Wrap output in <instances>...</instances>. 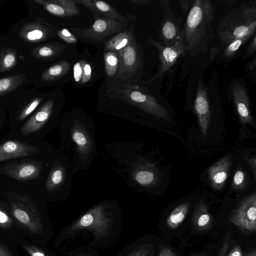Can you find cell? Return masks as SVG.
Listing matches in <instances>:
<instances>
[{
	"label": "cell",
	"mask_w": 256,
	"mask_h": 256,
	"mask_svg": "<svg viewBox=\"0 0 256 256\" xmlns=\"http://www.w3.org/2000/svg\"><path fill=\"white\" fill-rule=\"evenodd\" d=\"M65 176L64 168L56 162L46 182L47 190L52 192L58 188L64 182Z\"/></svg>",
	"instance_id": "603a6c76"
},
{
	"label": "cell",
	"mask_w": 256,
	"mask_h": 256,
	"mask_svg": "<svg viewBox=\"0 0 256 256\" xmlns=\"http://www.w3.org/2000/svg\"><path fill=\"white\" fill-rule=\"evenodd\" d=\"M70 68V64L66 61H61L56 63L45 70L41 78L44 81L54 80L66 74Z\"/></svg>",
	"instance_id": "d4e9b609"
},
{
	"label": "cell",
	"mask_w": 256,
	"mask_h": 256,
	"mask_svg": "<svg viewBox=\"0 0 256 256\" xmlns=\"http://www.w3.org/2000/svg\"><path fill=\"white\" fill-rule=\"evenodd\" d=\"M13 224L12 218L0 207V228L8 229Z\"/></svg>",
	"instance_id": "836d02e7"
},
{
	"label": "cell",
	"mask_w": 256,
	"mask_h": 256,
	"mask_svg": "<svg viewBox=\"0 0 256 256\" xmlns=\"http://www.w3.org/2000/svg\"><path fill=\"white\" fill-rule=\"evenodd\" d=\"M24 248L30 256H46L44 252L34 246L26 244Z\"/></svg>",
	"instance_id": "60d3db41"
},
{
	"label": "cell",
	"mask_w": 256,
	"mask_h": 256,
	"mask_svg": "<svg viewBox=\"0 0 256 256\" xmlns=\"http://www.w3.org/2000/svg\"><path fill=\"white\" fill-rule=\"evenodd\" d=\"M38 148L18 140H8L0 145V162L36 154Z\"/></svg>",
	"instance_id": "4fadbf2b"
},
{
	"label": "cell",
	"mask_w": 256,
	"mask_h": 256,
	"mask_svg": "<svg viewBox=\"0 0 256 256\" xmlns=\"http://www.w3.org/2000/svg\"><path fill=\"white\" fill-rule=\"evenodd\" d=\"M248 178L246 174L239 170L236 172L232 184L234 189L241 190L244 188L248 184Z\"/></svg>",
	"instance_id": "1f68e13d"
},
{
	"label": "cell",
	"mask_w": 256,
	"mask_h": 256,
	"mask_svg": "<svg viewBox=\"0 0 256 256\" xmlns=\"http://www.w3.org/2000/svg\"><path fill=\"white\" fill-rule=\"evenodd\" d=\"M184 28H182L176 43L170 46H162L154 40L151 38H148V44L158 50V57L160 63L157 74L150 79L144 81L143 84H148L158 79L162 78L164 74L170 70L181 55L186 54L184 42Z\"/></svg>",
	"instance_id": "5b68a950"
},
{
	"label": "cell",
	"mask_w": 256,
	"mask_h": 256,
	"mask_svg": "<svg viewBox=\"0 0 256 256\" xmlns=\"http://www.w3.org/2000/svg\"><path fill=\"white\" fill-rule=\"evenodd\" d=\"M119 64L117 78L126 80L130 78L141 66V60L136 42L118 52Z\"/></svg>",
	"instance_id": "ba28073f"
},
{
	"label": "cell",
	"mask_w": 256,
	"mask_h": 256,
	"mask_svg": "<svg viewBox=\"0 0 256 256\" xmlns=\"http://www.w3.org/2000/svg\"><path fill=\"white\" fill-rule=\"evenodd\" d=\"M92 75V68L90 64L85 60H82V76L81 84L88 82L91 78Z\"/></svg>",
	"instance_id": "8d00e7d4"
},
{
	"label": "cell",
	"mask_w": 256,
	"mask_h": 256,
	"mask_svg": "<svg viewBox=\"0 0 256 256\" xmlns=\"http://www.w3.org/2000/svg\"><path fill=\"white\" fill-rule=\"evenodd\" d=\"M134 42L133 33L130 30H124L108 40L104 44V50L118 52Z\"/></svg>",
	"instance_id": "ffe728a7"
},
{
	"label": "cell",
	"mask_w": 256,
	"mask_h": 256,
	"mask_svg": "<svg viewBox=\"0 0 256 256\" xmlns=\"http://www.w3.org/2000/svg\"><path fill=\"white\" fill-rule=\"evenodd\" d=\"M72 138L76 145L78 149L80 151H86L90 146L88 137L82 128H74L72 133Z\"/></svg>",
	"instance_id": "f546056e"
},
{
	"label": "cell",
	"mask_w": 256,
	"mask_h": 256,
	"mask_svg": "<svg viewBox=\"0 0 256 256\" xmlns=\"http://www.w3.org/2000/svg\"><path fill=\"white\" fill-rule=\"evenodd\" d=\"M245 160L246 162H247L249 164L250 166L252 167V168L253 170V173L254 178H256V158L254 156V158H246L245 157Z\"/></svg>",
	"instance_id": "f6af8a7d"
},
{
	"label": "cell",
	"mask_w": 256,
	"mask_h": 256,
	"mask_svg": "<svg viewBox=\"0 0 256 256\" xmlns=\"http://www.w3.org/2000/svg\"><path fill=\"white\" fill-rule=\"evenodd\" d=\"M54 102L47 101L22 126L21 132L24 135L40 130L48 122L52 114Z\"/></svg>",
	"instance_id": "5bb4252c"
},
{
	"label": "cell",
	"mask_w": 256,
	"mask_h": 256,
	"mask_svg": "<svg viewBox=\"0 0 256 256\" xmlns=\"http://www.w3.org/2000/svg\"><path fill=\"white\" fill-rule=\"evenodd\" d=\"M232 240L230 236H226L218 256H226L232 247Z\"/></svg>",
	"instance_id": "74e56055"
},
{
	"label": "cell",
	"mask_w": 256,
	"mask_h": 256,
	"mask_svg": "<svg viewBox=\"0 0 256 256\" xmlns=\"http://www.w3.org/2000/svg\"><path fill=\"white\" fill-rule=\"evenodd\" d=\"M195 256H209L205 254H198V255H196Z\"/></svg>",
	"instance_id": "f907efd6"
},
{
	"label": "cell",
	"mask_w": 256,
	"mask_h": 256,
	"mask_svg": "<svg viewBox=\"0 0 256 256\" xmlns=\"http://www.w3.org/2000/svg\"><path fill=\"white\" fill-rule=\"evenodd\" d=\"M122 25V22L114 18L107 17L98 18L91 26L84 29L82 35L87 39L101 40L119 32Z\"/></svg>",
	"instance_id": "9c48e42d"
},
{
	"label": "cell",
	"mask_w": 256,
	"mask_h": 256,
	"mask_svg": "<svg viewBox=\"0 0 256 256\" xmlns=\"http://www.w3.org/2000/svg\"><path fill=\"white\" fill-rule=\"evenodd\" d=\"M65 48V46L62 44L52 42L35 48L31 54L35 58L48 60L58 56Z\"/></svg>",
	"instance_id": "44dd1931"
},
{
	"label": "cell",
	"mask_w": 256,
	"mask_h": 256,
	"mask_svg": "<svg viewBox=\"0 0 256 256\" xmlns=\"http://www.w3.org/2000/svg\"><path fill=\"white\" fill-rule=\"evenodd\" d=\"M256 50V35L254 34L252 40L244 53L242 59L245 60L252 56Z\"/></svg>",
	"instance_id": "ab89813d"
},
{
	"label": "cell",
	"mask_w": 256,
	"mask_h": 256,
	"mask_svg": "<svg viewBox=\"0 0 256 256\" xmlns=\"http://www.w3.org/2000/svg\"><path fill=\"white\" fill-rule=\"evenodd\" d=\"M214 7L210 0H196L190 10L184 24V42L186 54H206L213 40L212 22Z\"/></svg>",
	"instance_id": "6da1fadb"
},
{
	"label": "cell",
	"mask_w": 256,
	"mask_h": 256,
	"mask_svg": "<svg viewBox=\"0 0 256 256\" xmlns=\"http://www.w3.org/2000/svg\"><path fill=\"white\" fill-rule=\"evenodd\" d=\"M42 166L36 162L4 166L0 170L2 174L18 180H36L39 178Z\"/></svg>",
	"instance_id": "30bf717a"
},
{
	"label": "cell",
	"mask_w": 256,
	"mask_h": 256,
	"mask_svg": "<svg viewBox=\"0 0 256 256\" xmlns=\"http://www.w3.org/2000/svg\"><path fill=\"white\" fill-rule=\"evenodd\" d=\"M52 32L48 27L40 22H34L23 26L20 32V36L24 41L38 42L52 36Z\"/></svg>",
	"instance_id": "e0dca14e"
},
{
	"label": "cell",
	"mask_w": 256,
	"mask_h": 256,
	"mask_svg": "<svg viewBox=\"0 0 256 256\" xmlns=\"http://www.w3.org/2000/svg\"><path fill=\"white\" fill-rule=\"evenodd\" d=\"M256 6L244 3L227 13L219 21L217 32L221 44L224 46L232 40L254 34Z\"/></svg>",
	"instance_id": "7a4b0ae2"
},
{
	"label": "cell",
	"mask_w": 256,
	"mask_h": 256,
	"mask_svg": "<svg viewBox=\"0 0 256 256\" xmlns=\"http://www.w3.org/2000/svg\"><path fill=\"white\" fill-rule=\"evenodd\" d=\"M245 256H256V250L254 249L248 253Z\"/></svg>",
	"instance_id": "681fc988"
},
{
	"label": "cell",
	"mask_w": 256,
	"mask_h": 256,
	"mask_svg": "<svg viewBox=\"0 0 256 256\" xmlns=\"http://www.w3.org/2000/svg\"><path fill=\"white\" fill-rule=\"evenodd\" d=\"M230 222L244 234L256 230V194L252 193L240 202L230 217Z\"/></svg>",
	"instance_id": "8992f818"
},
{
	"label": "cell",
	"mask_w": 256,
	"mask_h": 256,
	"mask_svg": "<svg viewBox=\"0 0 256 256\" xmlns=\"http://www.w3.org/2000/svg\"><path fill=\"white\" fill-rule=\"evenodd\" d=\"M0 256H12L6 248L0 245Z\"/></svg>",
	"instance_id": "bcb514c9"
},
{
	"label": "cell",
	"mask_w": 256,
	"mask_h": 256,
	"mask_svg": "<svg viewBox=\"0 0 256 256\" xmlns=\"http://www.w3.org/2000/svg\"><path fill=\"white\" fill-rule=\"evenodd\" d=\"M42 100V98H36L30 101L19 114L18 120H22L31 114L38 106Z\"/></svg>",
	"instance_id": "d6a6232c"
},
{
	"label": "cell",
	"mask_w": 256,
	"mask_h": 256,
	"mask_svg": "<svg viewBox=\"0 0 256 256\" xmlns=\"http://www.w3.org/2000/svg\"><path fill=\"white\" fill-rule=\"evenodd\" d=\"M133 256H150L148 251L142 250L135 252Z\"/></svg>",
	"instance_id": "c3c4849f"
},
{
	"label": "cell",
	"mask_w": 256,
	"mask_h": 256,
	"mask_svg": "<svg viewBox=\"0 0 256 256\" xmlns=\"http://www.w3.org/2000/svg\"><path fill=\"white\" fill-rule=\"evenodd\" d=\"M256 55L254 54L248 63L245 69L247 76L254 82L256 80Z\"/></svg>",
	"instance_id": "d590c367"
},
{
	"label": "cell",
	"mask_w": 256,
	"mask_h": 256,
	"mask_svg": "<svg viewBox=\"0 0 256 256\" xmlns=\"http://www.w3.org/2000/svg\"><path fill=\"white\" fill-rule=\"evenodd\" d=\"M251 36H248L234 39L224 46L222 58H230L234 57Z\"/></svg>",
	"instance_id": "f1b7e54d"
},
{
	"label": "cell",
	"mask_w": 256,
	"mask_h": 256,
	"mask_svg": "<svg viewBox=\"0 0 256 256\" xmlns=\"http://www.w3.org/2000/svg\"><path fill=\"white\" fill-rule=\"evenodd\" d=\"M194 109L198 117L200 128L204 137H206L210 121V112L206 87L199 81L198 84Z\"/></svg>",
	"instance_id": "8fae6325"
},
{
	"label": "cell",
	"mask_w": 256,
	"mask_h": 256,
	"mask_svg": "<svg viewBox=\"0 0 256 256\" xmlns=\"http://www.w3.org/2000/svg\"><path fill=\"white\" fill-rule=\"evenodd\" d=\"M158 256H176V254L170 248L163 246L159 252Z\"/></svg>",
	"instance_id": "ee69618b"
},
{
	"label": "cell",
	"mask_w": 256,
	"mask_h": 256,
	"mask_svg": "<svg viewBox=\"0 0 256 256\" xmlns=\"http://www.w3.org/2000/svg\"><path fill=\"white\" fill-rule=\"evenodd\" d=\"M106 95L127 102L158 118L168 120V114L162 105L148 92L138 86L125 84L108 89Z\"/></svg>",
	"instance_id": "3957f363"
},
{
	"label": "cell",
	"mask_w": 256,
	"mask_h": 256,
	"mask_svg": "<svg viewBox=\"0 0 256 256\" xmlns=\"http://www.w3.org/2000/svg\"><path fill=\"white\" fill-rule=\"evenodd\" d=\"M192 224L198 230H209L213 222L212 217L208 211V206L202 202L196 206L192 219Z\"/></svg>",
	"instance_id": "d6986e66"
},
{
	"label": "cell",
	"mask_w": 256,
	"mask_h": 256,
	"mask_svg": "<svg viewBox=\"0 0 256 256\" xmlns=\"http://www.w3.org/2000/svg\"><path fill=\"white\" fill-rule=\"evenodd\" d=\"M136 180L140 185L149 186L155 184L158 180V176L154 170L142 168L135 174Z\"/></svg>",
	"instance_id": "4316f807"
},
{
	"label": "cell",
	"mask_w": 256,
	"mask_h": 256,
	"mask_svg": "<svg viewBox=\"0 0 256 256\" xmlns=\"http://www.w3.org/2000/svg\"><path fill=\"white\" fill-rule=\"evenodd\" d=\"M191 202H187L176 206L168 216L166 224L172 230L177 228L185 218Z\"/></svg>",
	"instance_id": "7402d4cb"
},
{
	"label": "cell",
	"mask_w": 256,
	"mask_h": 256,
	"mask_svg": "<svg viewBox=\"0 0 256 256\" xmlns=\"http://www.w3.org/2000/svg\"><path fill=\"white\" fill-rule=\"evenodd\" d=\"M230 166V156H225L218 160L208 169L210 184L216 190H220L227 180Z\"/></svg>",
	"instance_id": "2e32d148"
},
{
	"label": "cell",
	"mask_w": 256,
	"mask_h": 256,
	"mask_svg": "<svg viewBox=\"0 0 256 256\" xmlns=\"http://www.w3.org/2000/svg\"><path fill=\"white\" fill-rule=\"evenodd\" d=\"M76 4H80L86 8L97 13L116 19L123 22L124 17L119 13L114 8L108 4L102 1L96 0H74Z\"/></svg>",
	"instance_id": "ac0fdd59"
},
{
	"label": "cell",
	"mask_w": 256,
	"mask_h": 256,
	"mask_svg": "<svg viewBox=\"0 0 256 256\" xmlns=\"http://www.w3.org/2000/svg\"><path fill=\"white\" fill-rule=\"evenodd\" d=\"M50 14L60 17L74 16L80 13L74 0H34Z\"/></svg>",
	"instance_id": "9a60e30c"
},
{
	"label": "cell",
	"mask_w": 256,
	"mask_h": 256,
	"mask_svg": "<svg viewBox=\"0 0 256 256\" xmlns=\"http://www.w3.org/2000/svg\"><path fill=\"white\" fill-rule=\"evenodd\" d=\"M16 52L11 48H4L0 50V73L12 68L17 61Z\"/></svg>",
	"instance_id": "484cf974"
},
{
	"label": "cell",
	"mask_w": 256,
	"mask_h": 256,
	"mask_svg": "<svg viewBox=\"0 0 256 256\" xmlns=\"http://www.w3.org/2000/svg\"><path fill=\"white\" fill-rule=\"evenodd\" d=\"M73 70L74 80L76 82H80L82 76V60L74 64Z\"/></svg>",
	"instance_id": "f35d334b"
},
{
	"label": "cell",
	"mask_w": 256,
	"mask_h": 256,
	"mask_svg": "<svg viewBox=\"0 0 256 256\" xmlns=\"http://www.w3.org/2000/svg\"><path fill=\"white\" fill-rule=\"evenodd\" d=\"M26 76L23 74L12 75L0 79V96L17 89L25 81Z\"/></svg>",
	"instance_id": "cb8c5ba5"
},
{
	"label": "cell",
	"mask_w": 256,
	"mask_h": 256,
	"mask_svg": "<svg viewBox=\"0 0 256 256\" xmlns=\"http://www.w3.org/2000/svg\"><path fill=\"white\" fill-rule=\"evenodd\" d=\"M104 62L106 75L110 78L116 76L119 64L118 54L114 52H106L104 54Z\"/></svg>",
	"instance_id": "83f0119b"
},
{
	"label": "cell",
	"mask_w": 256,
	"mask_h": 256,
	"mask_svg": "<svg viewBox=\"0 0 256 256\" xmlns=\"http://www.w3.org/2000/svg\"><path fill=\"white\" fill-rule=\"evenodd\" d=\"M57 34L59 38L68 44H74L77 42L75 36L71 34L67 28H63L58 30Z\"/></svg>",
	"instance_id": "e575fe53"
},
{
	"label": "cell",
	"mask_w": 256,
	"mask_h": 256,
	"mask_svg": "<svg viewBox=\"0 0 256 256\" xmlns=\"http://www.w3.org/2000/svg\"><path fill=\"white\" fill-rule=\"evenodd\" d=\"M226 256H244L241 246L238 244H235L232 247Z\"/></svg>",
	"instance_id": "b9f144b4"
},
{
	"label": "cell",
	"mask_w": 256,
	"mask_h": 256,
	"mask_svg": "<svg viewBox=\"0 0 256 256\" xmlns=\"http://www.w3.org/2000/svg\"><path fill=\"white\" fill-rule=\"evenodd\" d=\"M194 0H180V4L182 10L184 13L192 8Z\"/></svg>",
	"instance_id": "7bdbcfd3"
},
{
	"label": "cell",
	"mask_w": 256,
	"mask_h": 256,
	"mask_svg": "<svg viewBox=\"0 0 256 256\" xmlns=\"http://www.w3.org/2000/svg\"><path fill=\"white\" fill-rule=\"evenodd\" d=\"M164 10L162 16L159 30L158 40L160 44L164 46H170L174 44L178 39L182 29H180L182 20L177 19L173 14L169 1H160Z\"/></svg>",
	"instance_id": "52a82bcc"
},
{
	"label": "cell",
	"mask_w": 256,
	"mask_h": 256,
	"mask_svg": "<svg viewBox=\"0 0 256 256\" xmlns=\"http://www.w3.org/2000/svg\"><path fill=\"white\" fill-rule=\"evenodd\" d=\"M232 96L240 121L243 124H253L254 118L250 112V99L246 88L235 82L232 88Z\"/></svg>",
	"instance_id": "7c38bea8"
},
{
	"label": "cell",
	"mask_w": 256,
	"mask_h": 256,
	"mask_svg": "<svg viewBox=\"0 0 256 256\" xmlns=\"http://www.w3.org/2000/svg\"><path fill=\"white\" fill-rule=\"evenodd\" d=\"M130 2L135 4H147L150 0H131Z\"/></svg>",
	"instance_id": "7dc6e473"
},
{
	"label": "cell",
	"mask_w": 256,
	"mask_h": 256,
	"mask_svg": "<svg viewBox=\"0 0 256 256\" xmlns=\"http://www.w3.org/2000/svg\"><path fill=\"white\" fill-rule=\"evenodd\" d=\"M101 210L97 208L84 215L79 222L78 226L88 227L95 225L96 222H100L102 218Z\"/></svg>",
	"instance_id": "4dcf8cb0"
},
{
	"label": "cell",
	"mask_w": 256,
	"mask_h": 256,
	"mask_svg": "<svg viewBox=\"0 0 256 256\" xmlns=\"http://www.w3.org/2000/svg\"><path fill=\"white\" fill-rule=\"evenodd\" d=\"M10 204L14 218L30 233L40 234L42 229L40 217L32 198L17 192L5 194Z\"/></svg>",
	"instance_id": "277c9868"
}]
</instances>
